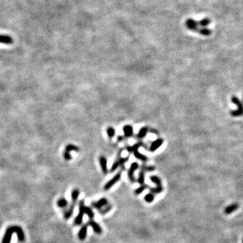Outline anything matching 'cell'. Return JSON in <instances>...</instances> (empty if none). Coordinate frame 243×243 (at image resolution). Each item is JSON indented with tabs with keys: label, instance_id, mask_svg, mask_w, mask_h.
I'll use <instances>...</instances> for the list:
<instances>
[{
	"label": "cell",
	"instance_id": "9c48e42d",
	"mask_svg": "<svg viewBox=\"0 0 243 243\" xmlns=\"http://www.w3.org/2000/svg\"><path fill=\"white\" fill-rule=\"evenodd\" d=\"M88 225L93 228V231H94L96 234H101V233H102V229H101V226H99V224H97L95 221L93 220H90L88 222Z\"/></svg>",
	"mask_w": 243,
	"mask_h": 243
},
{
	"label": "cell",
	"instance_id": "ffe728a7",
	"mask_svg": "<svg viewBox=\"0 0 243 243\" xmlns=\"http://www.w3.org/2000/svg\"><path fill=\"white\" fill-rule=\"evenodd\" d=\"M133 154H134V157H136L137 159H139V160L143 161V162H147V160H148V158H147V157L146 155L142 154V153H141L140 152H139V151H134V153H133Z\"/></svg>",
	"mask_w": 243,
	"mask_h": 243
},
{
	"label": "cell",
	"instance_id": "7c38bea8",
	"mask_svg": "<svg viewBox=\"0 0 243 243\" xmlns=\"http://www.w3.org/2000/svg\"><path fill=\"white\" fill-rule=\"evenodd\" d=\"M99 164H100V166H101V170H102V172H103V174H106L107 172H108V170H107V159L105 158V156H101L99 157Z\"/></svg>",
	"mask_w": 243,
	"mask_h": 243
},
{
	"label": "cell",
	"instance_id": "2e32d148",
	"mask_svg": "<svg viewBox=\"0 0 243 243\" xmlns=\"http://www.w3.org/2000/svg\"><path fill=\"white\" fill-rule=\"evenodd\" d=\"M0 43L10 45L13 43V39L12 38L8 35H0Z\"/></svg>",
	"mask_w": 243,
	"mask_h": 243
},
{
	"label": "cell",
	"instance_id": "484cf974",
	"mask_svg": "<svg viewBox=\"0 0 243 243\" xmlns=\"http://www.w3.org/2000/svg\"><path fill=\"white\" fill-rule=\"evenodd\" d=\"M150 180L152 181L153 183L156 184V186H162V182H161V179L157 176H152L150 177Z\"/></svg>",
	"mask_w": 243,
	"mask_h": 243
},
{
	"label": "cell",
	"instance_id": "d4e9b609",
	"mask_svg": "<svg viewBox=\"0 0 243 243\" xmlns=\"http://www.w3.org/2000/svg\"><path fill=\"white\" fill-rule=\"evenodd\" d=\"M149 188V186L147 184H143V185H141L139 187V188H137L136 190H134V194L136 195H139L142 193L143 191H145L146 189H147Z\"/></svg>",
	"mask_w": 243,
	"mask_h": 243
},
{
	"label": "cell",
	"instance_id": "f1b7e54d",
	"mask_svg": "<svg viewBox=\"0 0 243 243\" xmlns=\"http://www.w3.org/2000/svg\"><path fill=\"white\" fill-rule=\"evenodd\" d=\"M154 199H155V195L153 194V193H151L149 192L148 194H147L145 195V197H144V199L145 201H146L147 203H152L153 201H154Z\"/></svg>",
	"mask_w": 243,
	"mask_h": 243
},
{
	"label": "cell",
	"instance_id": "44dd1931",
	"mask_svg": "<svg viewBox=\"0 0 243 243\" xmlns=\"http://www.w3.org/2000/svg\"><path fill=\"white\" fill-rule=\"evenodd\" d=\"M164 191V187L163 186H156L154 188H151L149 189V192L153 193V195H158L159 193L162 192Z\"/></svg>",
	"mask_w": 243,
	"mask_h": 243
},
{
	"label": "cell",
	"instance_id": "3957f363",
	"mask_svg": "<svg viewBox=\"0 0 243 243\" xmlns=\"http://www.w3.org/2000/svg\"><path fill=\"white\" fill-rule=\"evenodd\" d=\"M79 208H78V214L77 216L76 217L74 222V224L76 226H80L83 223V216H84V214H85V201L83 200H81L79 202Z\"/></svg>",
	"mask_w": 243,
	"mask_h": 243
},
{
	"label": "cell",
	"instance_id": "8992f818",
	"mask_svg": "<svg viewBox=\"0 0 243 243\" xmlns=\"http://www.w3.org/2000/svg\"><path fill=\"white\" fill-rule=\"evenodd\" d=\"M109 205L108 200L106 198H101L98 201H95V202L91 203V206L93 208L97 209V210H100L104 207Z\"/></svg>",
	"mask_w": 243,
	"mask_h": 243
},
{
	"label": "cell",
	"instance_id": "8fae6325",
	"mask_svg": "<svg viewBox=\"0 0 243 243\" xmlns=\"http://www.w3.org/2000/svg\"><path fill=\"white\" fill-rule=\"evenodd\" d=\"M87 230H88V225L87 224H84L83 225L82 227H81V229H80L78 234V238L81 240H84L85 238H87Z\"/></svg>",
	"mask_w": 243,
	"mask_h": 243
},
{
	"label": "cell",
	"instance_id": "f546056e",
	"mask_svg": "<svg viewBox=\"0 0 243 243\" xmlns=\"http://www.w3.org/2000/svg\"><path fill=\"white\" fill-rule=\"evenodd\" d=\"M211 21L210 19L208 18H204L203 20H201L199 22H198L199 23V25L200 26V27H205L209 25L210 24Z\"/></svg>",
	"mask_w": 243,
	"mask_h": 243
},
{
	"label": "cell",
	"instance_id": "d6a6232c",
	"mask_svg": "<svg viewBox=\"0 0 243 243\" xmlns=\"http://www.w3.org/2000/svg\"><path fill=\"white\" fill-rule=\"evenodd\" d=\"M155 168L154 166H145V165H143V166H141V170L145 171V172H151V171L155 170Z\"/></svg>",
	"mask_w": 243,
	"mask_h": 243
},
{
	"label": "cell",
	"instance_id": "83f0119b",
	"mask_svg": "<svg viewBox=\"0 0 243 243\" xmlns=\"http://www.w3.org/2000/svg\"><path fill=\"white\" fill-rule=\"evenodd\" d=\"M145 171L141 170L139 172V177H138V182L141 185L145 184Z\"/></svg>",
	"mask_w": 243,
	"mask_h": 243
},
{
	"label": "cell",
	"instance_id": "4dcf8cb0",
	"mask_svg": "<svg viewBox=\"0 0 243 243\" xmlns=\"http://www.w3.org/2000/svg\"><path fill=\"white\" fill-rule=\"evenodd\" d=\"M106 132H107V136H108L110 139L113 138V137L115 136V129L112 128V127H108V128H107Z\"/></svg>",
	"mask_w": 243,
	"mask_h": 243
},
{
	"label": "cell",
	"instance_id": "30bf717a",
	"mask_svg": "<svg viewBox=\"0 0 243 243\" xmlns=\"http://www.w3.org/2000/svg\"><path fill=\"white\" fill-rule=\"evenodd\" d=\"M163 143H164V139H156V140L154 141L151 143L149 150H150L151 152H154V151H156L157 149H158L159 147L162 145Z\"/></svg>",
	"mask_w": 243,
	"mask_h": 243
},
{
	"label": "cell",
	"instance_id": "7a4b0ae2",
	"mask_svg": "<svg viewBox=\"0 0 243 243\" xmlns=\"http://www.w3.org/2000/svg\"><path fill=\"white\" fill-rule=\"evenodd\" d=\"M232 102L234 103L235 105H237V109L236 110H233L230 111L231 115L234 117H238L241 116V115H243V103L241 102L238 97H232Z\"/></svg>",
	"mask_w": 243,
	"mask_h": 243
},
{
	"label": "cell",
	"instance_id": "ac0fdd59",
	"mask_svg": "<svg viewBox=\"0 0 243 243\" xmlns=\"http://www.w3.org/2000/svg\"><path fill=\"white\" fill-rule=\"evenodd\" d=\"M57 205L58 208H61V209H65L66 208L68 205V202L65 198H60L57 201Z\"/></svg>",
	"mask_w": 243,
	"mask_h": 243
},
{
	"label": "cell",
	"instance_id": "5b68a950",
	"mask_svg": "<svg viewBox=\"0 0 243 243\" xmlns=\"http://www.w3.org/2000/svg\"><path fill=\"white\" fill-rule=\"evenodd\" d=\"M139 168V165L137 162H133L131 164L130 168H129L128 171V178L131 182L133 183L135 182V177L134 174L135 171L138 170Z\"/></svg>",
	"mask_w": 243,
	"mask_h": 243
},
{
	"label": "cell",
	"instance_id": "e0dca14e",
	"mask_svg": "<svg viewBox=\"0 0 243 243\" xmlns=\"http://www.w3.org/2000/svg\"><path fill=\"white\" fill-rule=\"evenodd\" d=\"M123 132L126 137H130L133 134V128L130 125H126L123 127Z\"/></svg>",
	"mask_w": 243,
	"mask_h": 243
},
{
	"label": "cell",
	"instance_id": "277c9868",
	"mask_svg": "<svg viewBox=\"0 0 243 243\" xmlns=\"http://www.w3.org/2000/svg\"><path fill=\"white\" fill-rule=\"evenodd\" d=\"M121 176H122L121 172H117V174H115V176L111 179V180H109L108 182H107L106 184H105L104 187H103V188H104V190H109V189H110L111 187L113 186V185H115L117 182H118L119 180H120Z\"/></svg>",
	"mask_w": 243,
	"mask_h": 243
},
{
	"label": "cell",
	"instance_id": "d6986e66",
	"mask_svg": "<svg viewBox=\"0 0 243 243\" xmlns=\"http://www.w3.org/2000/svg\"><path fill=\"white\" fill-rule=\"evenodd\" d=\"M79 194H80V191L78 188H74L72 191L71 197H72V203H74L76 205L77 200L79 197Z\"/></svg>",
	"mask_w": 243,
	"mask_h": 243
},
{
	"label": "cell",
	"instance_id": "7402d4cb",
	"mask_svg": "<svg viewBox=\"0 0 243 243\" xmlns=\"http://www.w3.org/2000/svg\"><path fill=\"white\" fill-rule=\"evenodd\" d=\"M147 132H148V128H147V127H143V128H141L140 130H139L138 134H137V137L140 139H143L144 137H146Z\"/></svg>",
	"mask_w": 243,
	"mask_h": 243
},
{
	"label": "cell",
	"instance_id": "9a60e30c",
	"mask_svg": "<svg viewBox=\"0 0 243 243\" xmlns=\"http://www.w3.org/2000/svg\"><path fill=\"white\" fill-rule=\"evenodd\" d=\"M143 146H145L144 143H143V142H139V143H135V144L133 145L132 146L128 147L126 148V149L129 153H134V151H138V149L140 148V147H143Z\"/></svg>",
	"mask_w": 243,
	"mask_h": 243
},
{
	"label": "cell",
	"instance_id": "836d02e7",
	"mask_svg": "<svg viewBox=\"0 0 243 243\" xmlns=\"http://www.w3.org/2000/svg\"><path fill=\"white\" fill-rule=\"evenodd\" d=\"M63 157H64V159H66V160H68V161L72 159L70 153L67 152V151H64V153H63Z\"/></svg>",
	"mask_w": 243,
	"mask_h": 243
},
{
	"label": "cell",
	"instance_id": "cb8c5ba5",
	"mask_svg": "<svg viewBox=\"0 0 243 243\" xmlns=\"http://www.w3.org/2000/svg\"><path fill=\"white\" fill-rule=\"evenodd\" d=\"M76 151V152H78V151H79V148L74 145H72V144L67 145L66 147L65 151H67V152L70 153L71 151Z\"/></svg>",
	"mask_w": 243,
	"mask_h": 243
},
{
	"label": "cell",
	"instance_id": "ba28073f",
	"mask_svg": "<svg viewBox=\"0 0 243 243\" xmlns=\"http://www.w3.org/2000/svg\"><path fill=\"white\" fill-rule=\"evenodd\" d=\"M186 27L188 28V29L191 30V31H198V26L199 23H197V21L194 20L193 19H188L186 22Z\"/></svg>",
	"mask_w": 243,
	"mask_h": 243
},
{
	"label": "cell",
	"instance_id": "4fadbf2b",
	"mask_svg": "<svg viewBox=\"0 0 243 243\" xmlns=\"http://www.w3.org/2000/svg\"><path fill=\"white\" fill-rule=\"evenodd\" d=\"M75 206H76V205L71 203V205L69 207V208L63 212V218H64L65 220H68V219H70L72 216L74 211Z\"/></svg>",
	"mask_w": 243,
	"mask_h": 243
},
{
	"label": "cell",
	"instance_id": "e575fe53",
	"mask_svg": "<svg viewBox=\"0 0 243 243\" xmlns=\"http://www.w3.org/2000/svg\"><path fill=\"white\" fill-rule=\"evenodd\" d=\"M242 243H243V239H242Z\"/></svg>",
	"mask_w": 243,
	"mask_h": 243
},
{
	"label": "cell",
	"instance_id": "52a82bcc",
	"mask_svg": "<svg viewBox=\"0 0 243 243\" xmlns=\"http://www.w3.org/2000/svg\"><path fill=\"white\" fill-rule=\"evenodd\" d=\"M128 160V157H124V158H122V157H121V158H118L116 161H115V162L113 163V164H112V166H111V168L110 169V172H114V171L116 170L119 166H123L125 163H126Z\"/></svg>",
	"mask_w": 243,
	"mask_h": 243
},
{
	"label": "cell",
	"instance_id": "5bb4252c",
	"mask_svg": "<svg viewBox=\"0 0 243 243\" xmlns=\"http://www.w3.org/2000/svg\"><path fill=\"white\" fill-rule=\"evenodd\" d=\"M238 208H239L238 204H237V203L231 204L224 209V214L226 215L231 214H232L233 212H234L235 211H236L237 210H238Z\"/></svg>",
	"mask_w": 243,
	"mask_h": 243
},
{
	"label": "cell",
	"instance_id": "6da1fadb",
	"mask_svg": "<svg viewBox=\"0 0 243 243\" xmlns=\"http://www.w3.org/2000/svg\"><path fill=\"white\" fill-rule=\"evenodd\" d=\"M14 233L17 234L19 242H25V236L23 228L18 226H12L8 228L6 231H5L2 240V243H10L12 236Z\"/></svg>",
	"mask_w": 243,
	"mask_h": 243
},
{
	"label": "cell",
	"instance_id": "4316f807",
	"mask_svg": "<svg viewBox=\"0 0 243 243\" xmlns=\"http://www.w3.org/2000/svg\"><path fill=\"white\" fill-rule=\"evenodd\" d=\"M199 33H200L201 35H204V36H209L212 34V31H210V29H208V28L203 27L201 29H199Z\"/></svg>",
	"mask_w": 243,
	"mask_h": 243
},
{
	"label": "cell",
	"instance_id": "1f68e13d",
	"mask_svg": "<svg viewBox=\"0 0 243 243\" xmlns=\"http://www.w3.org/2000/svg\"><path fill=\"white\" fill-rule=\"evenodd\" d=\"M111 208H112V207H111V205H107V206H105V207H104V208H103L102 209H101V210H99V212L101 214H102V215L103 214H107V212H109V211L111 210Z\"/></svg>",
	"mask_w": 243,
	"mask_h": 243
},
{
	"label": "cell",
	"instance_id": "603a6c76",
	"mask_svg": "<svg viewBox=\"0 0 243 243\" xmlns=\"http://www.w3.org/2000/svg\"><path fill=\"white\" fill-rule=\"evenodd\" d=\"M85 214H86L87 216H88V217L89 218V219H90V220H93V219L94 218V216H95L94 212H93V210L91 208H89V207H87V206H85Z\"/></svg>",
	"mask_w": 243,
	"mask_h": 243
}]
</instances>
